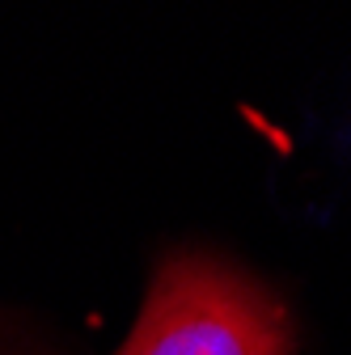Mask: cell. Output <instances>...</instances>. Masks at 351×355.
<instances>
[{
	"label": "cell",
	"mask_w": 351,
	"mask_h": 355,
	"mask_svg": "<svg viewBox=\"0 0 351 355\" xmlns=\"http://www.w3.org/2000/svg\"><path fill=\"white\" fill-rule=\"evenodd\" d=\"M119 355H292L284 304L207 254H169Z\"/></svg>",
	"instance_id": "6da1fadb"
}]
</instances>
